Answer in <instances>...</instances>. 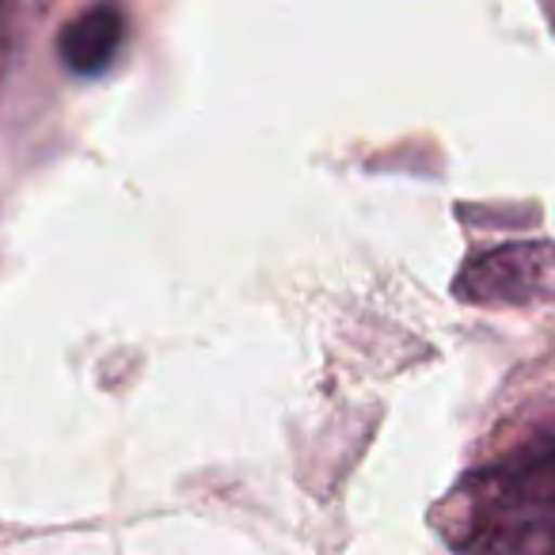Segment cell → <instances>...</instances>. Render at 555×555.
Wrapping results in <instances>:
<instances>
[{
  "instance_id": "1",
  "label": "cell",
  "mask_w": 555,
  "mask_h": 555,
  "mask_svg": "<svg viewBox=\"0 0 555 555\" xmlns=\"http://www.w3.org/2000/svg\"><path fill=\"white\" fill-rule=\"evenodd\" d=\"M434 525L456 555H555V423L472 468Z\"/></svg>"
},
{
  "instance_id": "2",
  "label": "cell",
  "mask_w": 555,
  "mask_h": 555,
  "mask_svg": "<svg viewBox=\"0 0 555 555\" xmlns=\"http://www.w3.org/2000/svg\"><path fill=\"white\" fill-rule=\"evenodd\" d=\"M453 294L483 309H521L555 301V244L517 240L472 255L453 282Z\"/></svg>"
},
{
  "instance_id": "3",
  "label": "cell",
  "mask_w": 555,
  "mask_h": 555,
  "mask_svg": "<svg viewBox=\"0 0 555 555\" xmlns=\"http://www.w3.org/2000/svg\"><path fill=\"white\" fill-rule=\"evenodd\" d=\"M126 39V16L118 9H88L80 12L77 20L65 24V31L57 35V54H62V65L77 77H95L103 73L115 54L122 50Z\"/></svg>"
}]
</instances>
